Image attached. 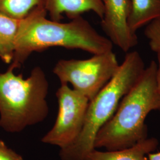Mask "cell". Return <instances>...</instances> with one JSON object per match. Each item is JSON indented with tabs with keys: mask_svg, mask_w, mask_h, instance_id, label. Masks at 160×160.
Wrapping results in <instances>:
<instances>
[{
	"mask_svg": "<svg viewBox=\"0 0 160 160\" xmlns=\"http://www.w3.org/2000/svg\"><path fill=\"white\" fill-rule=\"evenodd\" d=\"M46 16L42 6L21 20L10 68H20L33 53L52 47L81 49L92 55L113 50L111 40L99 34L81 16L67 23L52 20Z\"/></svg>",
	"mask_w": 160,
	"mask_h": 160,
	"instance_id": "1",
	"label": "cell"
},
{
	"mask_svg": "<svg viewBox=\"0 0 160 160\" xmlns=\"http://www.w3.org/2000/svg\"><path fill=\"white\" fill-rule=\"evenodd\" d=\"M158 63L152 61L136 84L123 97L114 114L97 133L94 148L119 150L148 138L145 120L160 110L157 87Z\"/></svg>",
	"mask_w": 160,
	"mask_h": 160,
	"instance_id": "2",
	"label": "cell"
},
{
	"mask_svg": "<svg viewBox=\"0 0 160 160\" xmlns=\"http://www.w3.org/2000/svg\"><path fill=\"white\" fill-rule=\"evenodd\" d=\"M145 68L137 51L128 53L116 72L90 101L82 131L71 146L61 149V160H85L94 149L97 133L112 117L122 99L136 84Z\"/></svg>",
	"mask_w": 160,
	"mask_h": 160,
	"instance_id": "3",
	"label": "cell"
},
{
	"mask_svg": "<svg viewBox=\"0 0 160 160\" xmlns=\"http://www.w3.org/2000/svg\"><path fill=\"white\" fill-rule=\"evenodd\" d=\"M49 82L39 66L28 77L16 75L8 68L0 74V127L9 133H19L42 122L49 113Z\"/></svg>",
	"mask_w": 160,
	"mask_h": 160,
	"instance_id": "4",
	"label": "cell"
},
{
	"mask_svg": "<svg viewBox=\"0 0 160 160\" xmlns=\"http://www.w3.org/2000/svg\"><path fill=\"white\" fill-rule=\"evenodd\" d=\"M119 67L116 56L111 51L86 59H61L53 72L61 84H71L90 101L113 77Z\"/></svg>",
	"mask_w": 160,
	"mask_h": 160,
	"instance_id": "5",
	"label": "cell"
},
{
	"mask_svg": "<svg viewBox=\"0 0 160 160\" xmlns=\"http://www.w3.org/2000/svg\"><path fill=\"white\" fill-rule=\"evenodd\" d=\"M56 96L58 103L57 119L41 141L61 149L71 146L79 137L90 100L67 84H61Z\"/></svg>",
	"mask_w": 160,
	"mask_h": 160,
	"instance_id": "6",
	"label": "cell"
},
{
	"mask_svg": "<svg viewBox=\"0 0 160 160\" xmlns=\"http://www.w3.org/2000/svg\"><path fill=\"white\" fill-rule=\"evenodd\" d=\"M104 15L101 25L105 33L115 45L125 52L137 45V33L128 23L131 12V0H103Z\"/></svg>",
	"mask_w": 160,
	"mask_h": 160,
	"instance_id": "7",
	"label": "cell"
},
{
	"mask_svg": "<svg viewBox=\"0 0 160 160\" xmlns=\"http://www.w3.org/2000/svg\"><path fill=\"white\" fill-rule=\"evenodd\" d=\"M44 7L52 20L61 22L65 14L70 19L92 12L102 19L103 0H44Z\"/></svg>",
	"mask_w": 160,
	"mask_h": 160,
	"instance_id": "8",
	"label": "cell"
},
{
	"mask_svg": "<svg viewBox=\"0 0 160 160\" xmlns=\"http://www.w3.org/2000/svg\"><path fill=\"white\" fill-rule=\"evenodd\" d=\"M158 145L155 138H146L135 145L119 150L105 151L93 149L85 160H148V155L154 152Z\"/></svg>",
	"mask_w": 160,
	"mask_h": 160,
	"instance_id": "9",
	"label": "cell"
},
{
	"mask_svg": "<svg viewBox=\"0 0 160 160\" xmlns=\"http://www.w3.org/2000/svg\"><path fill=\"white\" fill-rule=\"evenodd\" d=\"M160 17V0H131L128 23L133 32Z\"/></svg>",
	"mask_w": 160,
	"mask_h": 160,
	"instance_id": "10",
	"label": "cell"
},
{
	"mask_svg": "<svg viewBox=\"0 0 160 160\" xmlns=\"http://www.w3.org/2000/svg\"><path fill=\"white\" fill-rule=\"evenodd\" d=\"M20 22L21 20L0 12V58L7 64L12 63Z\"/></svg>",
	"mask_w": 160,
	"mask_h": 160,
	"instance_id": "11",
	"label": "cell"
},
{
	"mask_svg": "<svg viewBox=\"0 0 160 160\" xmlns=\"http://www.w3.org/2000/svg\"><path fill=\"white\" fill-rule=\"evenodd\" d=\"M44 7V0H0V12L22 20L34 9Z\"/></svg>",
	"mask_w": 160,
	"mask_h": 160,
	"instance_id": "12",
	"label": "cell"
},
{
	"mask_svg": "<svg viewBox=\"0 0 160 160\" xmlns=\"http://www.w3.org/2000/svg\"><path fill=\"white\" fill-rule=\"evenodd\" d=\"M145 35L148 39L151 50L157 53L160 52V17L148 23Z\"/></svg>",
	"mask_w": 160,
	"mask_h": 160,
	"instance_id": "13",
	"label": "cell"
},
{
	"mask_svg": "<svg viewBox=\"0 0 160 160\" xmlns=\"http://www.w3.org/2000/svg\"><path fill=\"white\" fill-rule=\"evenodd\" d=\"M0 160H23L21 155L10 148L5 142L0 140Z\"/></svg>",
	"mask_w": 160,
	"mask_h": 160,
	"instance_id": "14",
	"label": "cell"
},
{
	"mask_svg": "<svg viewBox=\"0 0 160 160\" xmlns=\"http://www.w3.org/2000/svg\"><path fill=\"white\" fill-rule=\"evenodd\" d=\"M157 59H158V68L157 72V87L160 97V52L157 53Z\"/></svg>",
	"mask_w": 160,
	"mask_h": 160,
	"instance_id": "15",
	"label": "cell"
},
{
	"mask_svg": "<svg viewBox=\"0 0 160 160\" xmlns=\"http://www.w3.org/2000/svg\"><path fill=\"white\" fill-rule=\"evenodd\" d=\"M148 160H160V152H151L148 155Z\"/></svg>",
	"mask_w": 160,
	"mask_h": 160,
	"instance_id": "16",
	"label": "cell"
}]
</instances>
